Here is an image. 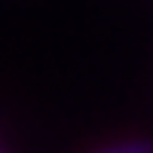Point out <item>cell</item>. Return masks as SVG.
Returning <instances> with one entry per match:
<instances>
[{
  "label": "cell",
  "instance_id": "obj_1",
  "mask_svg": "<svg viewBox=\"0 0 153 153\" xmlns=\"http://www.w3.org/2000/svg\"><path fill=\"white\" fill-rule=\"evenodd\" d=\"M92 153H153V141H147V138H132V141H120V144L98 147Z\"/></svg>",
  "mask_w": 153,
  "mask_h": 153
}]
</instances>
